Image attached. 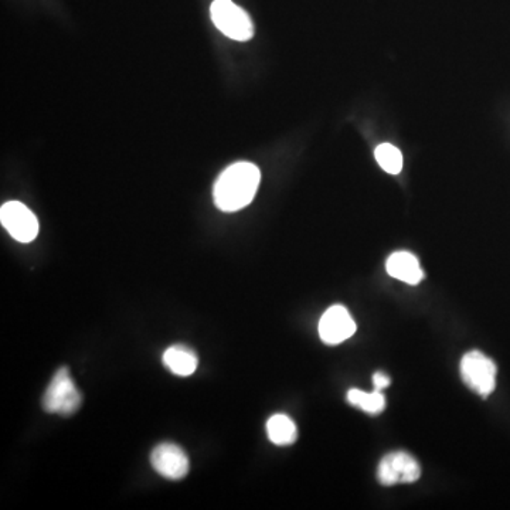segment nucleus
Returning <instances> with one entry per match:
<instances>
[{
    "label": "nucleus",
    "mask_w": 510,
    "mask_h": 510,
    "mask_svg": "<svg viewBox=\"0 0 510 510\" xmlns=\"http://www.w3.org/2000/svg\"><path fill=\"white\" fill-rule=\"evenodd\" d=\"M260 182V169L254 163H233L216 180L213 188L215 205L221 212H238L253 202Z\"/></svg>",
    "instance_id": "f257e3e1"
},
{
    "label": "nucleus",
    "mask_w": 510,
    "mask_h": 510,
    "mask_svg": "<svg viewBox=\"0 0 510 510\" xmlns=\"http://www.w3.org/2000/svg\"><path fill=\"white\" fill-rule=\"evenodd\" d=\"M82 401V393L70 376L69 369L62 368L50 381L42 404L47 413L72 416L80 409Z\"/></svg>",
    "instance_id": "f03ea898"
},
{
    "label": "nucleus",
    "mask_w": 510,
    "mask_h": 510,
    "mask_svg": "<svg viewBox=\"0 0 510 510\" xmlns=\"http://www.w3.org/2000/svg\"><path fill=\"white\" fill-rule=\"evenodd\" d=\"M213 24L228 39L248 42L254 36V24L245 10L233 0H215L210 6Z\"/></svg>",
    "instance_id": "7ed1b4c3"
},
{
    "label": "nucleus",
    "mask_w": 510,
    "mask_h": 510,
    "mask_svg": "<svg viewBox=\"0 0 510 510\" xmlns=\"http://www.w3.org/2000/svg\"><path fill=\"white\" fill-rule=\"evenodd\" d=\"M462 380L474 393L486 399L496 389V364L478 351L465 354L461 361Z\"/></svg>",
    "instance_id": "20e7f679"
},
{
    "label": "nucleus",
    "mask_w": 510,
    "mask_h": 510,
    "mask_svg": "<svg viewBox=\"0 0 510 510\" xmlns=\"http://www.w3.org/2000/svg\"><path fill=\"white\" fill-rule=\"evenodd\" d=\"M421 476V468L413 456L407 452H391L384 457L377 468V479L384 486L397 484H414Z\"/></svg>",
    "instance_id": "39448f33"
},
{
    "label": "nucleus",
    "mask_w": 510,
    "mask_h": 510,
    "mask_svg": "<svg viewBox=\"0 0 510 510\" xmlns=\"http://www.w3.org/2000/svg\"><path fill=\"white\" fill-rule=\"evenodd\" d=\"M0 221L7 233L19 243H32L39 235V220L24 203H5L0 208Z\"/></svg>",
    "instance_id": "423d86ee"
},
{
    "label": "nucleus",
    "mask_w": 510,
    "mask_h": 510,
    "mask_svg": "<svg viewBox=\"0 0 510 510\" xmlns=\"http://www.w3.org/2000/svg\"><path fill=\"white\" fill-rule=\"evenodd\" d=\"M150 464L158 474L170 481H180L188 474V457L179 446L163 442L150 454Z\"/></svg>",
    "instance_id": "0eeeda50"
},
{
    "label": "nucleus",
    "mask_w": 510,
    "mask_h": 510,
    "mask_svg": "<svg viewBox=\"0 0 510 510\" xmlns=\"http://www.w3.org/2000/svg\"><path fill=\"white\" fill-rule=\"evenodd\" d=\"M354 332L356 323L345 306H332L319 321V336L326 345H339L351 339Z\"/></svg>",
    "instance_id": "6e6552de"
},
{
    "label": "nucleus",
    "mask_w": 510,
    "mask_h": 510,
    "mask_svg": "<svg viewBox=\"0 0 510 510\" xmlns=\"http://www.w3.org/2000/svg\"><path fill=\"white\" fill-rule=\"evenodd\" d=\"M386 270L389 275L409 285H417L424 278L423 270L419 267L416 255L407 251L391 254L387 260Z\"/></svg>",
    "instance_id": "1a4fd4ad"
},
{
    "label": "nucleus",
    "mask_w": 510,
    "mask_h": 510,
    "mask_svg": "<svg viewBox=\"0 0 510 510\" xmlns=\"http://www.w3.org/2000/svg\"><path fill=\"white\" fill-rule=\"evenodd\" d=\"M163 364L173 374L188 377L195 373L198 366V358L193 349L185 345H173L163 353Z\"/></svg>",
    "instance_id": "9d476101"
},
{
    "label": "nucleus",
    "mask_w": 510,
    "mask_h": 510,
    "mask_svg": "<svg viewBox=\"0 0 510 510\" xmlns=\"http://www.w3.org/2000/svg\"><path fill=\"white\" fill-rule=\"evenodd\" d=\"M268 438L275 446H291L298 438L295 423L285 414H274L267 421Z\"/></svg>",
    "instance_id": "9b49d317"
},
{
    "label": "nucleus",
    "mask_w": 510,
    "mask_h": 510,
    "mask_svg": "<svg viewBox=\"0 0 510 510\" xmlns=\"http://www.w3.org/2000/svg\"><path fill=\"white\" fill-rule=\"evenodd\" d=\"M348 400L351 406L358 407L361 411L369 414L381 413L386 407V399H384L383 393L379 390L366 393V391L358 390V389H351L348 393Z\"/></svg>",
    "instance_id": "f8f14e48"
},
{
    "label": "nucleus",
    "mask_w": 510,
    "mask_h": 510,
    "mask_svg": "<svg viewBox=\"0 0 510 510\" xmlns=\"http://www.w3.org/2000/svg\"><path fill=\"white\" fill-rule=\"evenodd\" d=\"M377 163L390 175H399L403 169V155L391 143H381L374 150Z\"/></svg>",
    "instance_id": "ddd939ff"
},
{
    "label": "nucleus",
    "mask_w": 510,
    "mask_h": 510,
    "mask_svg": "<svg viewBox=\"0 0 510 510\" xmlns=\"http://www.w3.org/2000/svg\"><path fill=\"white\" fill-rule=\"evenodd\" d=\"M390 377L387 376L383 371H377L373 376L374 390L383 391L384 389L390 386Z\"/></svg>",
    "instance_id": "4468645a"
}]
</instances>
